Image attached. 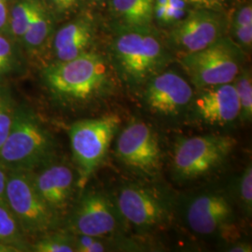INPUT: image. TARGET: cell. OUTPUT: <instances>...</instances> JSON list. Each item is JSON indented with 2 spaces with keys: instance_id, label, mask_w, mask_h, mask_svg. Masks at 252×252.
Instances as JSON below:
<instances>
[{
  "instance_id": "cell-1",
  "label": "cell",
  "mask_w": 252,
  "mask_h": 252,
  "mask_svg": "<svg viewBox=\"0 0 252 252\" xmlns=\"http://www.w3.org/2000/svg\"><path fill=\"white\" fill-rule=\"evenodd\" d=\"M42 77L54 99L65 107L92 106L114 92L113 76L106 59L90 51L48 65Z\"/></svg>"
},
{
  "instance_id": "cell-2",
  "label": "cell",
  "mask_w": 252,
  "mask_h": 252,
  "mask_svg": "<svg viewBox=\"0 0 252 252\" xmlns=\"http://www.w3.org/2000/svg\"><path fill=\"white\" fill-rule=\"evenodd\" d=\"M114 69L131 88H141L171 62V55L152 27L118 28L110 45Z\"/></svg>"
},
{
  "instance_id": "cell-3",
  "label": "cell",
  "mask_w": 252,
  "mask_h": 252,
  "mask_svg": "<svg viewBox=\"0 0 252 252\" xmlns=\"http://www.w3.org/2000/svg\"><path fill=\"white\" fill-rule=\"evenodd\" d=\"M54 135L36 113L18 105L9 135L0 148V163L7 171L32 172L54 161Z\"/></svg>"
},
{
  "instance_id": "cell-4",
  "label": "cell",
  "mask_w": 252,
  "mask_h": 252,
  "mask_svg": "<svg viewBox=\"0 0 252 252\" xmlns=\"http://www.w3.org/2000/svg\"><path fill=\"white\" fill-rule=\"evenodd\" d=\"M117 114L84 119L69 128V138L79 176V186L84 184L105 160L113 138L121 126Z\"/></svg>"
},
{
  "instance_id": "cell-5",
  "label": "cell",
  "mask_w": 252,
  "mask_h": 252,
  "mask_svg": "<svg viewBox=\"0 0 252 252\" xmlns=\"http://www.w3.org/2000/svg\"><path fill=\"white\" fill-rule=\"evenodd\" d=\"M243 59V51L223 36L201 51L181 55L180 62L199 90L234 82L242 70Z\"/></svg>"
},
{
  "instance_id": "cell-6",
  "label": "cell",
  "mask_w": 252,
  "mask_h": 252,
  "mask_svg": "<svg viewBox=\"0 0 252 252\" xmlns=\"http://www.w3.org/2000/svg\"><path fill=\"white\" fill-rule=\"evenodd\" d=\"M236 144L231 135L211 134L181 138L172 157L175 178L189 181L213 173L227 161Z\"/></svg>"
},
{
  "instance_id": "cell-7",
  "label": "cell",
  "mask_w": 252,
  "mask_h": 252,
  "mask_svg": "<svg viewBox=\"0 0 252 252\" xmlns=\"http://www.w3.org/2000/svg\"><path fill=\"white\" fill-rule=\"evenodd\" d=\"M6 202L25 235L41 236L58 224L59 217L39 196L31 172L8 171Z\"/></svg>"
},
{
  "instance_id": "cell-8",
  "label": "cell",
  "mask_w": 252,
  "mask_h": 252,
  "mask_svg": "<svg viewBox=\"0 0 252 252\" xmlns=\"http://www.w3.org/2000/svg\"><path fill=\"white\" fill-rule=\"evenodd\" d=\"M116 207L122 216L137 231L150 232L166 225L171 219L170 201L158 189L128 183L118 190Z\"/></svg>"
},
{
  "instance_id": "cell-9",
  "label": "cell",
  "mask_w": 252,
  "mask_h": 252,
  "mask_svg": "<svg viewBox=\"0 0 252 252\" xmlns=\"http://www.w3.org/2000/svg\"><path fill=\"white\" fill-rule=\"evenodd\" d=\"M116 155L126 168L153 178L162 168V149L156 132L142 121H133L118 135Z\"/></svg>"
},
{
  "instance_id": "cell-10",
  "label": "cell",
  "mask_w": 252,
  "mask_h": 252,
  "mask_svg": "<svg viewBox=\"0 0 252 252\" xmlns=\"http://www.w3.org/2000/svg\"><path fill=\"white\" fill-rule=\"evenodd\" d=\"M121 220L116 204L106 193L89 189L73 207L66 228L70 234L107 238L117 232Z\"/></svg>"
},
{
  "instance_id": "cell-11",
  "label": "cell",
  "mask_w": 252,
  "mask_h": 252,
  "mask_svg": "<svg viewBox=\"0 0 252 252\" xmlns=\"http://www.w3.org/2000/svg\"><path fill=\"white\" fill-rule=\"evenodd\" d=\"M227 22L218 11L196 8L172 27L168 44L180 55L201 51L225 36Z\"/></svg>"
},
{
  "instance_id": "cell-12",
  "label": "cell",
  "mask_w": 252,
  "mask_h": 252,
  "mask_svg": "<svg viewBox=\"0 0 252 252\" xmlns=\"http://www.w3.org/2000/svg\"><path fill=\"white\" fill-rule=\"evenodd\" d=\"M143 87L145 106L160 117L177 118L185 114L194 96L189 81L174 70H162Z\"/></svg>"
},
{
  "instance_id": "cell-13",
  "label": "cell",
  "mask_w": 252,
  "mask_h": 252,
  "mask_svg": "<svg viewBox=\"0 0 252 252\" xmlns=\"http://www.w3.org/2000/svg\"><path fill=\"white\" fill-rule=\"evenodd\" d=\"M184 216L192 233L210 236L225 230L234 221V207L224 193L205 191L186 203Z\"/></svg>"
},
{
  "instance_id": "cell-14",
  "label": "cell",
  "mask_w": 252,
  "mask_h": 252,
  "mask_svg": "<svg viewBox=\"0 0 252 252\" xmlns=\"http://www.w3.org/2000/svg\"><path fill=\"white\" fill-rule=\"evenodd\" d=\"M193 119L207 126H227L240 115V106L234 83L199 89L189 106Z\"/></svg>"
},
{
  "instance_id": "cell-15",
  "label": "cell",
  "mask_w": 252,
  "mask_h": 252,
  "mask_svg": "<svg viewBox=\"0 0 252 252\" xmlns=\"http://www.w3.org/2000/svg\"><path fill=\"white\" fill-rule=\"evenodd\" d=\"M32 180L39 196L57 216L65 212L72 200L79 176L63 162H49L31 172Z\"/></svg>"
},
{
  "instance_id": "cell-16",
  "label": "cell",
  "mask_w": 252,
  "mask_h": 252,
  "mask_svg": "<svg viewBox=\"0 0 252 252\" xmlns=\"http://www.w3.org/2000/svg\"><path fill=\"white\" fill-rule=\"evenodd\" d=\"M94 38L90 21L78 19L61 27L54 39V53L57 62L68 61L88 51Z\"/></svg>"
},
{
  "instance_id": "cell-17",
  "label": "cell",
  "mask_w": 252,
  "mask_h": 252,
  "mask_svg": "<svg viewBox=\"0 0 252 252\" xmlns=\"http://www.w3.org/2000/svg\"><path fill=\"white\" fill-rule=\"evenodd\" d=\"M110 9L118 28L152 27L154 0H110Z\"/></svg>"
},
{
  "instance_id": "cell-18",
  "label": "cell",
  "mask_w": 252,
  "mask_h": 252,
  "mask_svg": "<svg viewBox=\"0 0 252 252\" xmlns=\"http://www.w3.org/2000/svg\"><path fill=\"white\" fill-rule=\"evenodd\" d=\"M230 37L244 53L249 54L252 47V1L240 5L234 9L229 20Z\"/></svg>"
},
{
  "instance_id": "cell-19",
  "label": "cell",
  "mask_w": 252,
  "mask_h": 252,
  "mask_svg": "<svg viewBox=\"0 0 252 252\" xmlns=\"http://www.w3.org/2000/svg\"><path fill=\"white\" fill-rule=\"evenodd\" d=\"M50 32L51 23L45 9L34 0L31 22L22 40L29 52H35L45 44Z\"/></svg>"
},
{
  "instance_id": "cell-20",
  "label": "cell",
  "mask_w": 252,
  "mask_h": 252,
  "mask_svg": "<svg viewBox=\"0 0 252 252\" xmlns=\"http://www.w3.org/2000/svg\"><path fill=\"white\" fill-rule=\"evenodd\" d=\"M0 243L14 246L21 252L26 249L25 234L8 206L2 204H0Z\"/></svg>"
},
{
  "instance_id": "cell-21",
  "label": "cell",
  "mask_w": 252,
  "mask_h": 252,
  "mask_svg": "<svg viewBox=\"0 0 252 252\" xmlns=\"http://www.w3.org/2000/svg\"><path fill=\"white\" fill-rule=\"evenodd\" d=\"M188 0H154V18L162 26L173 27L187 14Z\"/></svg>"
},
{
  "instance_id": "cell-22",
  "label": "cell",
  "mask_w": 252,
  "mask_h": 252,
  "mask_svg": "<svg viewBox=\"0 0 252 252\" xmlns=\"http://www.w3.org/2000/svg\"><path fill=\"white\" fill-rule=\"evenodd\" d=\"M236 95L240 106L239 120L244 123L252 122V70L245 68L239 72L234 82Z\"/></svg>"
},
{
  "instance_id": "cell-23",
  "label": "cell",
  "mask_w": 252,
  "mask_h": 252,
  "mask_svg": "<svg viewBox=\"0 0 252 252\" xmlns=\"http://www.w3.org/2000/svg\"><path fill=\"white\" fill-rule=\"evenodd\" d=\"M32 252H74V235L70 233H48L41 235L32 246Z\"/></svg>"
},
{
  "instance_id": "cell-24",
  "label": "cell",
  "mask_w": 252,
  "mask_h": 252,
  "mask_svg": "<svg viewBox=\"0 0 252 252\" xmlns=\"http://www.w3.org/2000/svg\"><path fill=\"white\" fill-rule=\"evenodd\" d=\"M21 65L22 59L16 48L0 35V81L18 72Z\"/></svg>"
},
{
  "instance_id": "cell-25",
  "label": "cell",
  "mask_w": 252,
  "mask_h": 252,
  "mask_svg": "<svg viewBox=\"0 0 252 252\" xmlns=\"http://www.w3.org/2000/svg\"><path fill=\"white\" fill-rule=\"evenodd\" d=\"M17 108L10 92L0 86V148L9 135Z\"/></svg>"
},
{
  "instance_id": "cell-26",
  "label": "cell",
  "mask_w": 252,
  "mask_h": 252,
  "mask_svg": "<svg viewBox=\"0 0 252 252\" xmlns=\"http://www.w3.org/2000/svg\"><path fill=\"white\" fill-rule=\"evenodd\" d=\"M34 7V0H25L18 3L11 12L10 27L13 35L23 38L30 25Z\"/></svg>"
},
{
  "instance_id": "cell-27",
  "label": "cell",
  "mask_w": 252,
  "mask_h": 252,
  "mask_svg": "<svg viewBox=\"0 0 252 252\" xmlns=\"http://www.w3.org/2000/svg\"><path fill=\"white\" fill-rule=\"evenodd\" d=\"M237 196L240 200L241 207L248 217L252 213V167L248 164L237 181Z\"/></svg>"
},
{
  "instance_id": "cell-28",
  "label": "cell",
  "mask_w": 252,
  "mask_h": 252,
  "mask_svg": "<svg viewBox=\"0 0 252 252\" xmlns=\"http://www.w3.org/2000/svg\"><path fill=\"white\" fill-rule=\"evenodd\" d=\"M76 252H103L108 251V246L101 237L83 234H73Z\"/></svg>"
},
{
  "instance_id": "cell-29",
  "label": "cell",
  "mask_w": 252,
  "mask_h": 252,
  "mask_svg": "<svg viewBox=\"0 0 252 252\" xmlns=\"http://www.w3.org/2000/svg\"><path fill=\"white\" fill-rule=\"evenodd\" d=\"M189 3L193 4L197 8L201 9H212L220 10L221 7L225 4L227 0H188Z\"/></svg>"
},
{
  "instance_id": "cell-30",
  "label": "cell",
  "mask_w": 252,
  "mask_h": 252,
  "mask_svg": "<svg viewBox=\"0 0 252 252\" xmlns=\"http://www.w3.org/2000/svg\"><path fill=\"white\" fill-rule=\"evenodd\" d=\"M8 171L0 163V204L7 205L6 202V184Z\"/></svg>"
},
{
  "instance_id": "cell-31",
  "label": "cell",
  "mask_w": 252,
  "mask_h": 252,
  "mask_svg": "<svg viewBox=\"0 0 252 252\" xmlns=\"http://www.w3.org/2000/svg\"><path fill=\"white\" fill-rule=\"evenodd\" d=\"M52 2L60 11H64L76 6L79 0H52Z\"/></svg>"
},
{
  "instance_id": "cell-32",
  "label": "cell",
  "mask_w": 252,
  "mask_h": 252,
  "mask_svg": "<svg viewBox=\"0 0 252 252\" xmlns=\"http://www.w3.org/2000/svg\"><path fill=\"white\" fill-rule=\"evenodd\" d=\"M226 251L230 252H252V245L245 242L235 243L230 246Z\"/></svg>"
},
{
  "instance_id": "cell-33",
  "label": "cell",
  "mask_w": 252,
  "mask_h": 252,
  "mask_svg": "<svg viewBox=\"0 0 252 252\" xmlns=\"http://www.w3.org/2000/svg\"><path fill=\"white\" fill-rule=\"evenodd\" d=\"M7 6H6V1L0 2V29L3 28L6 22H7Z\"/></svg>"
},
{
  "instance_id": "cell-34",
  "label": "cell",
  "mask_w": 252,
  "mask_h": 252,
  "mask_svg": "<svg viewBox=\"0 0 252 252\" xmlns=\"http://www.w3.org/2000/svg\"><path fill=\"white\" fill-rule=\"evenodd\" d=\"M3 1H6V0H0V2H3Z\"/></svg>"
},
{
  "instance_id": "cell-35",
  "label": "cell",
  "mask_w": 252,
  "mask_h": 252,
  "mask_svg": "<svg viewBox=\"0 0 252 252\" xmlns=\"http://www.w3.org/2000/svg\"><path fill=\"white\" fill-rule=\"evenodd\" d=\"M98 1H102V0H98Z\"/></svg>"
}]
</instances>
